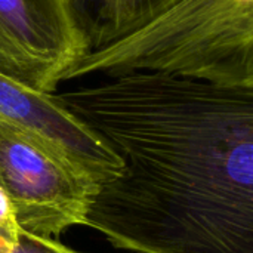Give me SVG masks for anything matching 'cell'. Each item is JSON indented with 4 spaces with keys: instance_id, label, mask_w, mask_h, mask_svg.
Instances as JSON below:
<instances>
[{
    "instance_id": "1",
    "label": "cell",
    "mask_w": 253,
    "mask_h": 253,
    "mask_svg": "<svg viewBox=\"0 0 253 253\" xmlns=\"http://www.w3.org/2000/svg\"><path fill=\"white\" fill-rule=\"evenodd\" d=\"M52 98L123 163L86 225L136 253H253V86L153 71Z\"/></svg>"
},
{
    "instance_id": "2",
    "label": "cell",
    "mask_w": 253,
    "mask_h": 253,
    "mask_svg": "<svg viewBox=\"0 0 253 253\" xmlns=\"http://www.w3.org/2000/svg\"><path fill=\"white\" fill-rule=\"evenodd\" d=\"M132 71L253 86V0H179L127 37L86 53L62 82Z\"/></svg>"
},
{
    "instance_id": "3",
    "label": "cell",
    "mask_w": 253,
    "mask_h": 253,
    "mask_svg": "<svg viewBox=\"0 0 253 253\" xmlns=\"http://www.w3.org/2000/svg\"><path fill=\"white\" fill-rule=\"evenodd\" d=\"M0 187L21 230L55 240L71 227L86 225L99 190L62 154L1 119Z\"/></svg>"
},
{
    "instance_id": "4",
    "label": "cell",
    "mask_w": 253,
    "mask_h": 253,
    "mask_svg": "<svg viewBox=\"0 0 253 253\" xmlns=\"http://www.w3.org/2000/svg\"><path fill=\"white\" fill-rule=\"evenodd\" d=\"M86 53L65 0H0V74L53 93Z\"/></svg>"
},
{
    "instance_id": "5",
    "label": "cell",
    "mask_w": 253,
    "mask_h": 253,
    "mask_svg": "<svg viewBox=\"0 0 253 253\" xmlns=\"http://www.w3.org/2000/svg\"><path fill=\"white\" fill-rule=\"evenodd\" d=\"M0 119L34 136L84 170L98 185L116 178L123 163L52 93L36 92L0 74Z\"/></svg>"
},
{
    "instance_id": "6",
    "label": "cell",
    "mask_w": 253,
    "mask_h": 253,
    "mask_svg": "<svg viewBox=\"0 0 253 253\" xmlns=\"http://www.w3.org/2000/svg\"><path fill=\"white\" fill-rule=\"evenodd\" d=\"M87 53L147 25L179 0H65Z\"/></svg>"
},
{
    "instance_id": "7",
    "label": "cell",
    "mask_w": 253,
    "mask_h": 253,
    "mask_svg": "<svg viewBox=\"0 0 253 253\" xmlns=\"http://www.w3.org/2000/svg\"><path fill=\"white\" fill-rule=\"evenodd\" d=\"M0 253H80L67 248L55 239H44L21 230L19 242L13 249H1Z\"/></svg>"
},
{
    "instance_id": "8",
    "label": "cell",
    "mask_w": 253,
    "mask_h": 253,
    "mask_svg": "<svg viewBox=\"0 0 253 253\" xmlns=\"http://www.w3.org/2000/svg\"><path fill=\"white\" fill-rule=\"evenodd\" d=\"M19 234L21 228L16 222L12 203L0 187V242L9 246H16L19 242Z\"/></svg>"
}]
</instances>
